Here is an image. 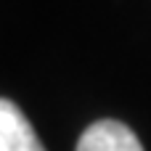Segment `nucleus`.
<instances>
[{"mask_svg": "<svg viewBox=\"0 0 151 151\" xmlns=\"http://www.w3.org/2000/svg\"><path fill=\"white\" fill-rule=\"evenodd\" d=\"M77 151H143V146L125 122L98 119L80 135Z\"/></svg>", "mask_w": 151, "mask_h": 151, "instance_id": "nucleus-1", "label": "nucleus"}, {"mask_svg": "<svg viewBox=\"0 0 151 151\" xmlns=\"http://www.w3.org/2000/svg\"><path fill=\"white\" fill-rule=\"evenodd\" d=\"M0 151H45L32 122L8 98H0Z\"/></svg>", "mask_w": 151, "mask_h": 151, "instance_id": "nucleus-2", "label": "nucleus"}]
</instances>
